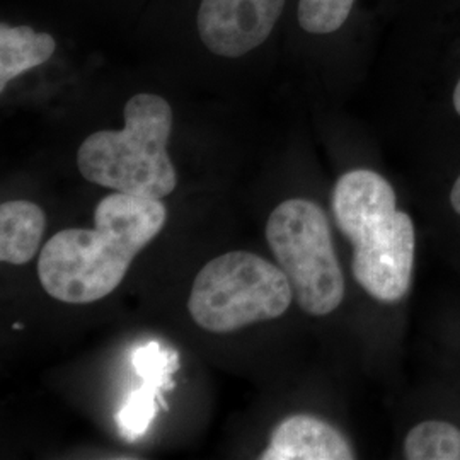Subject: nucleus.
Masks as SVG:
<instances>
[{
    "mask_svg": "<svg viewBox=\"0 0 460 460\" xmlns=\"http://www.w3.org/2000/svg\"><path fill=\"white\" fill-rule=\"evenodd\" d=\"M294 300L283 270L249 251H230L198 271L188 311L199 328L227 334L281 317Z\"/></svg>",
    "mask_w": 460,
    "mask_h": 460,
    "instance_id": "39448f33",
    "label": "nucleus"
},
{
    "mask_svg": "<svg viewBox=\"0 0 460 460\" xmlns=\"http://www.w3.org/2000/svg\"><path fill=\"white\" fill-rule=\"evenodd\" d=\"M263 460H351L353 447L338 428L313 414H294L273 429Z\"/></svg>",
    "mask_w": 460,
    "mask_h": 460,
    "instance_id": "0eeeda50",
    "label": "nucleus"
},
{
    "mask_svg": "<svg viewBox=\"0 0 460 460\" xmlns=\"http://www.w3.org/2000/svg\"><path fill=\"white\" fill-rule=\"evenodd\" d=\"M454 108H456L457 115L460 116V79L457 85H456V91H454Z\"/></svg>",
    "mask_w": 460,
    "mask_h": 460,
    "instance_id": "2eb2a0df",
    "label": "nucleus"
},
{
    "mask_svg": "<svg viewBox=\"0 0 460 460\" xmlns=\"http://www.w3.org/2000/svg\"><path fill=\"white\" fill-rule=\"evenodd\" d=\"M358 0H292L296 28L309 38H328L348 24Z\"/></svg>",
    "mask_w": 460,
    "mask_h": 460,
    "instance_id": "9d476101",
    "label": "nucleus"
},
{
    "mask_svg": "<svg viewBox=\"0 0 460 460\" xmlns=\"http://www.w3.org/2000/svg\"><path fill=\"white\" fill-rule=\"evenodd\" d=\"M106 43L130 45L144 16L155 0H45Z\"/></svg>",
    "mask_w": 460,
    "mask_h": 460,
    "instance_id": "6e6552de",
    "label": "nucleus"
},
{
    "mask_svg": "<svg viewBox=\"0 0 460 460\" xmlns=\"http://www.w3.org/2000/svg\"><path fill=\"white\" fill-rule=\"evenodd\" d=\"M123 123L84 137L75 164L85 181L135 197L163 199L178 186L171 159L174 108L169 98L138 91L125 99Z\"/></svg>",
    "mask_w": 460,
    "mask_h": 460,
    "instance_id": "20e7f679",
    "label": "nucleus"
},
{
    "mask_svg": "<svg viewBox=\"0 0 460 460\" xmlns=\"http://www.w3.org/2000/svg\"><path fill=\"white\" fill-rule=\"evenodd\" d=\"M266 241L304 313L328 315L340 307L345 277L328 217L317 203L305 198L279 203L266 222Z\"/></svg>",
    "mask_w": 460,
    "mask_h": 460,
    "instance_id": "423d86ee",
    "label": "nucleus"
},
{
    "mask_svg": "<svg viewBox=\"0 0 460 460\" xmlns=\"http://www.w3.org/2000/svg\"><path fill=\"white\" fill-rule=\"evenodd\" d=\"M47 215L31 201L13 199L0 205V261L26 264L40 249Z\"/></svg>",
    "mask_w": 460,
    "mask_h": 460,
    "instance_id": "1a4fd4ad",
    "label": "nucleus"
},
{
    "mask_svg": "<svg viewBox=\"0 0 460 460\" xmlns=\"http://www.w3.org/2000/svg\"><path fill=\"white\" fill-rule=\"evenodd\" d=\"M161 199L115 191L94 212V229L57 232L40 252L38 277L49 296L91 304L110 296L133 260L164 229Z\"/></svg>",
    "mask_w": 460,
    "mask_h": 460,
    "instance_id": "f257e3e1",
    "label": "nucleus"
},
{
    "mask_svg": "<svg viewBox=\"0 0 460 460\" xmlns=\"http://www.w3.org/2000/svg\"><path fill=\"white\" fill-rule=\"evenodd\" d=\"M331 205L353 246L358 285L378 302H399L411 287L416 234L411 217L395 207L391 182L376 171L353 169L336 181Z\"/></svg>",
    "mask_w": 460,
    "mask_h": 460,
    "instance_id": "7ed1b4c3",
    "label": "nucleus"
},
{
    "mask_svg": "<svg viewBox=\"0 0 460 460\" xmlns=\"http://www.w3.org/2000/svg\"><path fill=\"white\" fill-rule=\"evenodd\" d=\"M292 0H155L130 45L212 66L268 60Z\"/></svg>",
    "mask_w": 460,
    "mask_h": 460,
    "instance_id": "f03ea898",
    "label": "nucleus"
},
{
    "mask_svg": "<svg viewBox=\"0 0 460 460\" xmlns=\"http://www.w3.org/2000/svg\"><path fill=\"white\" fill-rule=\"evenodd\" d=\"M163 389L154 384L142 380V385L133 389L121 410L116 414L118 429L123 438L135 442L147 433L148 427L157 416V401L161 399Z\"/></svg>",
    "mask_w": 460,
    "mask_h": 460,
    "instance_id": "f8f14e48",
    "label": "nucleus"
},
{
    "mask_svg": "<svg viewBox=\"0 0 460 460\" xmlns=\"http://www.w3.org/2000/svg\"><path fill=\"white\" fill-rule=\"evenodd\" d=\"M450 203H452V208L460 215V176L457 181L454 182V188L450 191Z\"/></svg>",
    "mask_w": 460,
    "mask_h": 460,
    "instance_id": "4468645a",
    "label": "nucleus"
},
{
    "mask_svg": "<svg viewBox=\"0 0 460 460\" xmlns=\"http://www.w3.org/2000/svg\"><path fill=\"white\" fill-rule=\"evenodd\" d=\"M410 460H460V429L447 421H423L404 440Z\"/></svg>",
    "mask_w": 460,
    "mask_h": 460,
    "instance_id": "9b49d317",
    "label": "nucleus"
},
{
    "mask_svg": "<svg viewBox=\"0 0 460 460\" xmlns=\"http://www.w3.org/2000/svg\"><path fill=\"white\" fill-rule=\"evenodd\" d=\"M132 365L142 380L154 382L163 391H167L172 387L171 374L178 368V353L161 343H148L133 349Z\"/></svg>",
    "mask_w": 460,
    "mask_h": 460,
    "instance_id": "ddd939ff",
    "label": "nucleus"
}]
</instances>
